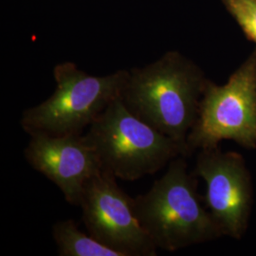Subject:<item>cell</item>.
Listing matches in <instances>:
<instances>
[{
  "label": "cell",
  "instance_id": "obj_1",
  "mask_svg": "<svg viewBox=\"0 0 256 256\" xmlns=\"http://www.w3.org/2000/svg\"><path fill=\"white\" fill-rule=\"evenodd\" d=\"M208 80L192 60L170 50L144 66L128 70L120 98L138 118L188 148L187 137Z\"/></svg>",
  "mask_w": 256,
  "mask_h": 256
},
{
  "label": "cell",
  "instance_id": "obj_2",
  "mask_svg": "<svg viewBox=\"0 0 256 256\" xmlns=\"http://www.w3.org/2000/svg\"><path fill=\"white\" fill-rule=\"evenodd\" d=\"M185 158L172 160L149 191L134 198L138 220L158 250L176 252L223 236Z\"/></svg>",
  "mask_w": 256,
  "mask_h": 256
},
{
  "label": "cell",
  "instance_id": "obj_3",
  "mask_svg": "<svg viewBox=\"0 0 256 256\" xmlns=\"http://www.w3.org/2000/svg\"><path fill=\"white\" fill-rule=\"evenodd\" d=\"M82 136L98 156L102 170L126 182L156 174L176 158L191 155L185 146L138 118L120 97Z\"/></svg>",
  "mask_w": 256,
  "mask_h": 256
},
{
  "label": "cell",
  "instance_id": "obj_4",
  "mask_svg": "<svg viewBox=\"0 0 256 256\" xmlns=\"http://www.w3.org/2000/svg\"><path fill=\"white\" fill-rule=\"evenodd\" d=\"M128 76V70L96 76L74 62L59 63L54 68L52 95L23 111L21 128L28 135H82L110 102L119 98Z\"/></svg>",
  "mask_w": 256,
  "mask_h": 256
},
{
  "label": "cell",
  "instance_id": "obj_5",
  "mask_svg": "<svg viewBox=\"0 0 256 256\" xmlns=\"http://www.w3.org/2000/svg\"><path fill=\"white\" fill-rule=\"evenodd\" d=\"M227 140L256 148V48L226 84L208 80L187 146L192 154Z\"/></svg>",
  "mask_w": 256,
  "mask_h": 256
},
{
  "label": "cell",
  "instance_id": "obj_6",
  "mask_svg": "<svg viewBox=\"0 0 256 256\" xmlns=\"http://www.w3.org/2000/svg\"><path fill=\"white\" fill-rule=\"evenodd\" d=\"M92 238L122 256H156L158 248L142 229L134 198L120 188L117 178L99 170L86 183L79 206Z\"/></svg>",
  "mask_w": 256,
  "mask_h": 256
},
{
  "label": "cell",
  "instance_id": "obj_7",
  "mask_svg": "<svg viewBox=\"0 0 256 256\" xmlns=\"http://www.w3.org/2000/svg\"><path fill=\"white\" fill-rule=\"evenodd\" d=\"M192 171L206 183L203 200L223 236L241 239L254 203L252 174L244 158L220 147L202 149Z\"/></svg>",
  "mask_w": 256,
  "mask_h": 256
},
{
  "label": "cell",
  "instance_id": "obj_8",
  "mask_svg": "<svg viewBox=\"0 0 256 256\" xmlns=\"http://www.w3.org/2000/svg\"><path fill=\"white\" fill-rule=\"evenodd\" d=\"M24 150L28 164L54 183L70 204L79 206L84 187L101 170L98 156L82 135L32 133Z\"/></svg>",
  "mask_w": 256,
  "mask_h": 256
},
{
  "label": "cell",
  "instance_id": "obj_9",
  "mask_svg": "<svg viewBox=\"0 0 256 256\" xmlns=\"http://www.w3.org/2000/svg\"><path fill=\"white\" fill-rule=\"evenodd\" d=\"M52 236L60 256H122L90 234L82 232L72 220L56 222L52 226Z\"/></svg>",
  "mask_w": 256,
  "mask_h": 256
},
{
  "label": "cell",
  "instance_id": "obj_10",
  "mask_svg": "<svg viewBox=\"0 0 256 256\" xmlns=\"http://www.w3.org/2000/svg\"><path fill=\"white\" fill-rule=\"evenodd\" d=\"M248 40L256 46V0H220Z\"/></svg>",
  "mask_w": 256,
  "mask_h": 256
}]
</instances>
